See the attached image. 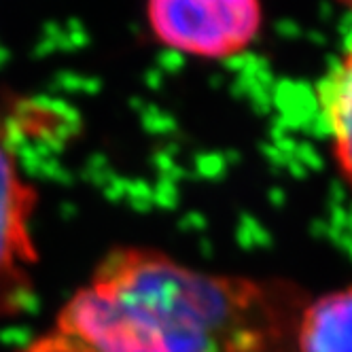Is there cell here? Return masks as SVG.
Wrapping results in <instances>:
<instances>
[{
    "label": "cell",
    "mask_w": 352,
    "mask_h": 352,
    "mask_svg": "<svg viewBox=\"0 0 352 352\" xmlns=\"http://www.w3.org/2000/svg\"><path fill=\"white\" fill-rule=\"evenodd\" d=\"M301 306L280 283L121 244L17 352H285Z\"/></svg>",
    "instance_id": "1"
},
{
    "label": "cell",
    "mask_w": 352,
    "mask_h": 352,
    "mask_svg": "<svg viewBox=\"0 0 352 352\" xmlns=\"http://www.w3.org/2000/svg\"><path fill=\"white\" fill-rule=\"evenodd\" d=\"M293 352H352V283L299 308Z\"/></svg>",
    "instance_id": "5"
},
{
    "label": "cell",
    "mask_w": 352,
    "mask_h": 352,
    "mask_svg": "<svg viewBox=\"0 0 352 352\" xmlns=\"http://www.w3.org/2000/svg\"><path fill=\"white\" fill-rule=\"evenodd\" d=\"M38 202L41 191L23 170L11 125L0 115V322L21 316L34 297Z\"/></svg>",
    "instance_id": "2"
},
{
    "label": "cell",
    "mask_w": 352,
    "mask_h": 352,
    "mask_svg": "<svg viewBox=\"0 0 352 352\" xmlns=\"http://www.w3.org/2000/svg\"><path fill=\"white\" fill-rule=\"evenodd\" d=\"M153 38L195 60H230L253 45L263 23L261 0H146Z\"/></svg>",
    "instance_id": "3"
},
{
    "label": "cell",
    "mask_w": 352,
    "mask_h": 352,
    "mask_svg": "<svg viewBox=\"0 0 352 352\" xmlns=\"http://www.w3.org/2000/svg\"><path fill=\"white\" fill-rule=\"evenodd\" d=\"M340 3H344L346 7H350V9H352V0H340Z\"/></svg>",
    "instance_id": "6"
},
{
    "label": "cell",
    "mask_w": 352,
    "mask_h": 352,
    "mask_svg": "<svg viewBox=\"0 0 352 352\" xmlns=\"http://www.w3.org/2000/svg\"><path fill=\"white\" fill-rule=\"evenodd\" d=\"M316 109L333 164L352 193V34L316 83Z\"/></svg>",
    "instance_id": "4"
}]
</instances>
